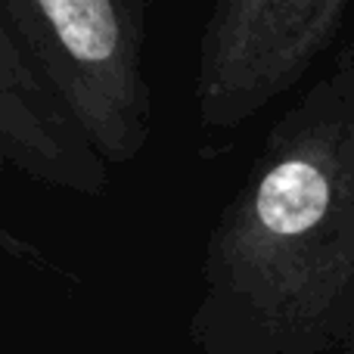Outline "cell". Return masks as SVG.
Masks as SVG:
<instances>
[{"mask_svg": "<svg viewBox=\"0 0 354 354\" xmlns=\"http://www.w3.org/2000/svg\"><path fill=\"white\" fill-rule=\"evenodd\" d=\"M147 0H3L0 22L68 106L109 165H128L153 134L143 75Z\"/></svg>", "mask_w": 354, "mask_h": 354, "instance_id": "obj_2", "label": "cell"}, {"mask_svg": "<svg viewBox=\"0 0 354 354\" xmlns=\"http://www.w3.org/2000/svg\"><path fill=\"white\" fill-rule=\"evenodd\" d=\"M0 159L41 187L84 199L109 193V162L6 22H0Z\"/></svg>", "mask_w": 354, "mask_h": 354, "instance_id": "obj_4", "label": "cell"}, {"mask_svg": "<svg viewBox=\"0 0 354 354\" xmlns=\"http://www.w3.org/2000/svg\"><path fill=\"white\" fill-rule=\"evenodd\" d=\"M348 0H218L196 56V122L233 131L295 87L333 47Z\"/></svg>", "mask_w": 354, "mask_h": 354, "instance_id": "obj_3", "label": "cell"}, {"mask_svg": "<svg viewBox=\"0 0 354 354\" xmlns=\"http://www.w3.org/2000/svg\"><path fill=\"white\" fill-rule=\"evenodd\" d=\"M196 354H354V50L268 128L205 236Z\"/></svg>", "mask_w": 354, "mask_h": 354, "instance_id": "obj_1", "label": "cell"}]
</instances>
